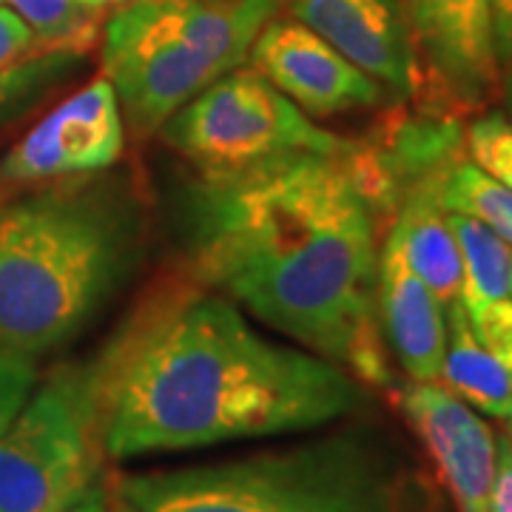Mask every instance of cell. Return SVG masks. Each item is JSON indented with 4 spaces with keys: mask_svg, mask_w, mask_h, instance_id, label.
<instances>
[{
    "mask_svg": "<svg viewBox=\"0 0 512 512\" xmlns=\"http://www.w3.org/2000/svg\"><path fill=\"white\" fill-rule=\"evenodd\" d=\"M467 316H470L478 342L490 350L501 365L512 370V296L484 302L473 311H467Z\"/></svg>",
    "mask_w": 512,
    "mask_h": 512,
    "instance_id": "cell-21",
    "label": "cell"
},
{
    "mask_svg": "<svg viewBox=\"0 0 512 512\" xmlns=\"http://www.w3.org/2000/svg\"><path fill=\"white\" fill-rule=\"evenodd\" d=\"M248 60L262 77L305 114L333 117L379 109L390 92L339 55L308 26L293 18H271L251 46Z\"/></svg>",
    "mask_w": 512,
    "mask_h": 512,
    "instance_id": "cell-10",
    "label": "cell"
},
{
    "mask_svg": "<svg viewBox=\"0 0 512 512\" xmlns=\"http://www.w3.org/2000/svg\"><path fill=\"white\" fill-rule=\"evenodd\" d=\"M94 365H63L35 384L0 436V512H69L103 470Z\"/></svg>",
    "mask_w": 512,
    "mask_h": 512,
    "instance_id": "cell-6",
    "label": "cell"
},
{
    "mask_svg": "<svg viewBox=\"0 0 512 512\" xmlns=\"http://www.w3.org/2000/svg\"><path fill=\"white\" fill-rule=\"evenodd\" d=\"M464 146L473 163L512 191V120L501 111H484L464 131Z\"/></svg>",
    "mask_w": 512,
    "mask_h": 512,
    "instance_id": "cell-19",
    "label": "cell"
},
{
    "mask_svg": "<svg viewBox=\"0 0 512 512\" xmlns=\"http://www.w3.org/2000/svg\"><path fill=\"white\" fill-rule=\"evenodd\" d=\"M407 424L416 430L441 484L458 512H484L493 487L498 439L476 407L439 382H410L399 396Z\"/></svg>",
    "mask_w": 512,
    "mask_h": 512,
    "instance_id": "cell-12",
    "label": "cell"
},
{
    "mask_svg": "<svg viewBox=\"0 0 512 512\" xmlns=\"http://www.w3.org/2000/svg\"><path fill=\"white\" fill-rule=\"evenodd\" d=\"M282 0H128L103 26V77L137 137L239 69Z\"/></svg>",
    "mask_w": 512,
    "mask_h": 512,
    "instance_id": "cell-5",
    "label": "cell"
},
{
    "mask_svg": "<svg viewBox=\"0 0 512 512\" xmlns=\"http://www.w3.org/2000/svg\"><path fill=\"white\" fill-rule=\"evenodd\" d=\"M106 504H109V501H106V495L100 493V487H97V490L86 495L80 504H74L69 512H103L106 510Z\"/></svg>",
    "mask_w": 512,
    "mask_h": 512,
    "instance_id": "cell-25",
    "label": "cell"
},
{
    "mask_svg": "<svg viewBox=\"0 0 512 512\" xmlns=\"http://www.w3.org/2000/svg\"><path fill=\"white\" fill-rule=\"evenodd\" d=\"M128 512H399L402 476L370 430H339L282 450L151 470L114 484Z\"/></svg>",
    "mask_w": 512,
    "mask_h": 512,
    "instance_id": "cell-4",
    "label": "cell"
},
{
    "mask_svg": "<svg viewBox=\"0 0 512 512\" xmlns=\"http://www.w3.org/2000/svg\"><path fill=\"white\" fill-rule=\"evenodd\" d=\"M37 384V359L15 350H0V436L20 413Z\"/></svg>",
    "mask_w": 512,
    "mask_h": 512,
    "instance_id": "cell-20",
    "label": "cell"
},
{
    "mask_svg": "<svg viewBox=\"0 0 512 512\" xmlns=\"http://www.w3.org/2000/svg\"><path fill=\"white\" fill-rule=\"evenodd\" d=\"M447 211V208H444ZM447 225L461 251V305L473 311L484 302L512 296V245L470 214L447 211Z\"/></svg>",
    "mask_w": 512,
    "mask_h": 512,
    "instance_id": "cell-16",
    "label": "cell"
},
{
    "mask_svg": "<svg viewBox=\"0 0 512 512\" xmlns=\"http://www.w3.org/2000/svg\"><path fill=\"white\" fill-rule=\"evenodd\" d=\"M92 365L111 461L313 433L365 404L345 367L265 336L217 293H168Z\"/></svg>",
    "mask_w": 512,
    "mask_h": 512,
    "instance_id": "cell-2",
    "label": "cell"
},
{
    "mask_svg": "<svg viewBox=\"0 0 512 512\" xmlns=\"http://www.w3.org/2000/svg\"><path fill=\"white\" fill-rule=\"evenodd\" d=\"M32 43H35L32 29L12 9H6L0 3V69L6 63H12L18 55H23Z\"/></svg>",
    "mask_w": 512,
    "mask_h": 512,
    "instance_id": "cell-23",
    "label": "cell"
},
{
    "mask_svg": "<svg viewBox=\"0 0 512 512\" xmlns=\"http://www.w3.org/2000/svg\"><path fill=\"white\" fill-rule=\"evenodd\" d=\"M424 72V92L476 111L501 92L490 0H402Z\"/></svg>",
    "mask_w": 512,
    "mask_h": 512,
    "instance_id": "cell-8",
    "label": "cell"
},
{
    "mask_svg": "<svg viewBox=\"0 0 512 512\" xmlns=\"http://www.w3.org/2000/svg\"><path fill=\"white\" fill-rule=\"evenodd\" d=\"M493 6V40L498 69L507 74L512 69V0H490Z\"/></svg>",
    "mask_w": 512,
    "mask_h": 512,
    "instance_id": "cell-24",
    "label": "cell"
},
{
    "mask_svg": "<svg viewBox=\"0 0 512 512\" xmlns=\"http://www.w3.org/2000/svg\"><path fill=\"white\" fill-rule=\"evenodd\" d=\"M185 211L208 285L359 382L390 384L376 325L379 211L353 148L202 180Z\"/></svg>",
    "mask_w": 512,
    "mask_h": 512,
    "instance_id": "cell-1",
    "label": "cell"
},
{
    "mask_svg": "<svg viewBox=\"0 0 512 512\" xmlns=\"http://www.w3.org/2000/svg\"><path fill=\"white\" fill-rule=\"evenodd\" d=\"M12 9L35 40L49 49H83L94 40L97 12L80 6L77 0H0Z\"/></svg>",
    "mask_w": 512,
    "mask_h": 512,
    "instance_id": "cell-18",
    "label": "cell"
},
{
    "mask_svg": "<svg viewBox=\"0 0 512 512\" xmlns=\"http://www.w3.org/2000/svg\"><path fill=\"white\" fill-rule=\"evenodd\" d=\"M484 512H512V439H498V456H495V476Z\"/></svg>",
    "mask_w": 512,
    "mask_h": 512,
    "instance_id": "cell-22",
    "label": "cell"
},
{
    "mask_svg": "<svg viewBox=\"0 0 512 512\" xmlns=\"http://www.w3.org/2000/svg\"><path fill=\"white\" fill-rule=\"evenodd\" d=\"M103 512H128V510H123V507H117V504H114V507H111V504H106V510Z\"/></svg>",
    "mask_w": 512,
    "mask_h": 512,
    "instance_id": "cell-28",
    "label": "cell"
},
{
    "mask_svg": "<svg viewBox=\"0 0 512 512\" xmlns=\"http://www.w3.org/2000/svg\"><path fill=\"white\" fill-rule=\"evenodd\" d=\"M504 419H507V427H510V439H512V407H510V413H507Z\"/></svg>",
    "mask_w": 512,
    "mask_h": 512,
    "instance_id": "cell-29",
    "label": "cell"
},
{
    "mask_svg": "<svg viewBox=\"0 0 512 512\" xmlns=\"http://www.w3.org/2000/svg\"><path fill=\"white\" fill-rule=\"evenodd\" d=\"M439 180L419 185L402 202L393 228L402 239L404 256L419 279L433 291V296L444 305V311L461 299V251L447 225V211L439 202Z\"/></svg>",
    "mask_w": 512,
    "mask_h": 512,
    "instance_id": "cell-14",
    "label": "cell"
},
{
    "mask_svg": "<svg viewBox=\"0 0 512 512\" xmlns=\"http://www.w3.org/2000/svg\"><path fill=\"white\" fill-rule=\"evenodd\" d=\"M165 146L202 180H222L308 154H345L350 143L276 89L256 69H234L185 103L163 128Z\"/></svg>",
    "mask_w": 512,
    "mask_h": 512,
    "instance_id": "cell-7",
    "label": "cell"
},
{
    "mask_svg": "<svg viewBox=\"0 0 512 512\" xmlns=\"http://www.w3.org/2000/svg\"><path fill=\"white\" fill-rule=\"evenodd\" d=\"M501 92H504V103H507V114H510L512 120V69L507 72V80H504V86H501Z\"/></svg>",
    "mask_w": 512,
    "mask_h": 512,
    "instance_id": "cell-27",
    "label": "cell"
},
{
    "mask_svg": "<svg viewBox=\"0 0 512 512\" xmlns=\"http://www.w3.org/2000/svg\"><path fill=\"white\" fill-rule=\"evenodd\" d=\"M143 245L140 205L117 180L0 202V350L43 356L92 322Z\"/></svg>",
    "mask_w": 512,
    "mask_h": 512,
    "instance_id": "cell-3",
    "label": "cell"
},
{
    "mask_svg": "<svg viewBox=\"0 0 512 512\" xmlns=\"http://www.w3.org/2000/svg\"><path fill=\"white\" fill-rule=\"evenodd\" d=\"M282 6L288 18L308 26L390 94H424V72L402 0H282Z\"/></svg>",
    "mask_w": 512,
    "mask_h": 512,
    "instance_id": "cell-11",
    "label": "cell"
},
{
    "mask_svg": "<svg viewBox=\"0 0 512 512\" xmlns=\"http://www.w3.org/2000/svg\"><path fill=\"white\" fill-rule=\"evenodd\" d=\"M376 305L387 348L393 350L410 382H439L447 348L444 305L410 268L396 228H390L379 248Z\"/></svg>",
    "mask_w": 512,
    "mask_h": 512,
    "instance_id": "cell-13",
    "label": "cell"
},
{
    "mask_svg": "<svg viewBox=\"0 0 512 512\" xmlns=\"http://www.w3.org/2000/svg\"><path fill=\"white\" fill-rule=\"evenodd\" d=\"M77 3L92 9V12H103V9H111V6H123L128 0H77Z\"/></svg>",
    "mask_w": 512,
    "mask_h": 512,
    "instance_id": "cell-26",
    "label": "cell"
},
{
    "mask_svg": "<svg viewBox=\"0 0 512 512\" xmlns=\"http://www.w3.org/2000/svg\"><path fill=\"white\" fill-rule=\"evenodd\" d=\"M439 202L447 211L470 214L490 225L512 245V191L487 177L473 160L456 163L441 177Z\"/></svg>",
    "mask_w": 512,
    "mask_h": 512,
    "instance_id": "cell-17",
    "label": "cell"
},
{
    "mask_svg": "<svg viewBox=\"0 0 512 512\" xmlns=\"http://www.w3.org/2000/svg\"><path fill=\"white\" fill-rule=\"evenodd\" d=\"M126 143V120L106 77H97L37 123L0 163L3 183H40L106 171Z\"/></svg>",
    "mask_w": 512,
    "mask_h": 512,
    "instance_id": "cell-9",
    "label": "cell"
},
{
    "mask_svg": "<svg viewBox=\"0 0 512 512\" xmlns=\"http://www.w3.org/2000/svg\"><path fill=\"white\" fill-rule=\"evenodd\" d=\"M439 379L458 399L487 416L504 419L510 413L512 370L478 342L461 299L447 308V348Z\"/></svg>",
    "mask_w": 512,
    "mask_h": 512,
    "instance_id": "cell-15",
    "label": "cell"
}]
</instances>
